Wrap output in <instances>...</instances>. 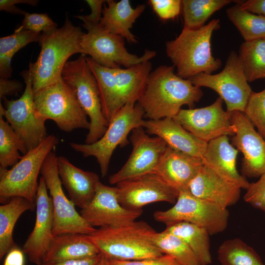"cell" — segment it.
<instances>
[{
    "label": "cell",
    "instance_id": "33",
    "mask_svg": "<svg viewBox=\"0 0 265 265\" xmlns=\"http://www.w3.org/2000/svg\"><path fill=\"white\" fill-rule=\"evenodd\" d=\"M230 0H183L182 10L184 28L197 29L204 26L216 11L231 2Z\"/></svg>",
    "mask_w": 265,
    "mask_h": 265
},
{
    "label": "cell",
    "instance_id": "11",
    "mask_svg": "<svg viewBox=\"0 0 265 265\" xmlns=\"http://www.w3.org/2000/svg\"><path fill=\"white\" fill-rule=\"evenodd\" d=\"M21 75L26 84L23 94L16 100L4 98V106L0 103V115L5 117L29 151L37 147L48 135L46 121L35 109L30 68Z\"/></svg>",
    "mask_w": 265,
    "mask_h": 265
},
{
    "label": "cell",
    "instance_id": "24",
    "mask_svg": "<svg viewBox=\"0 0 265 265\" xmlns=\"http://www.w3.org/2000/svg\"><path fill=\"white\" fill-rule=\"evenodd\" d=\"M238 153L230 143L228 136L224 135L208 142L202 159L204 164L220 177L246 189L250 183L237 169Z\"/></svg>",
    "mask_w": 265,
    "mask_h": 265
},
{
    "label": "cell",
    "instance_id": "49",
    "mask_svg": "<svg viewBox=\"0 0 265 265\" xmlns=\"http://www.w3.org/2000/svg\"><path fill=\"white\" fill-rule=\"evenodd\" d=\"M98 265H109L108 264V259L102 255L101 259Z\"/></svg>",
    "mask_w": 265,
    "mask_h": 265
},
{
    "label": "cell",
    "instance_id": "42",
    "mask_svg": "<svg viewBox=\"0 0 265 265\" xmlns=\"http://www.w3.org/2000/svg\"><path fill=\"white\" fill-rule=\"evenodd\" d=\"M109 265H182L172 256L163 254L153 258H147L139 260L125 261L108 259Z\"/></svg>",
    "mask_w": 265,
    "mask_h": 265
},
{
    "label": "cell",
    "instance_id": "35",
    "mask_svg": "<svg viewBox=\"0 0 265 265\" xmlns=\"http://www.w3.org/2000/svg\"><path fill=\"white\" fill-rule=\"evenodd\" d=\"M226 14L245 41L265 39V16L248 12L238 3L228 8Z\"/></svg>",
    "mask_w": 265,
    "mask_h": 265
},
{
    "label": "cell",
    "instance_id": "38",
    "mask_svg": "<svg viewBox=\"0 0 265 265\" xmlns=\"http://www.w3.org/2000/svg\"><path fill=\"white\" fill-rule=\"evenodd\" d=\"M244 113L265 139V88L252 92Z\"/></svg>",
    "mask_w": 265,
    "mask_h": 265
},
{
    "label": "cell",
    "instance_id": "43",
    "mask_svg": "<svg viewBox=\"0 0 265 265\" xmlns=\"http://www.w3.org/2000/svg\"><path fill=\"white\" fill-rule=\"evenodd\" d=\"M22 88L23 85L18 80L0 78V101L6 96L17 95Z\"/></svg>",
    "mask_w": 265,
    "mask_h": 265
},
{
    "label": "cell",
    "instance_id": "39",
    "mask_svg": "<svg viewBox=\"0 0 265 265\" xmlns=\"http://www.w3.org/2000/svg\"><path fill=\"white\" fill-rule=\"evenodd\" d=\"M34 32L48 33L57 28V25L46 13L26 12L20 26Z\"/></svg>",
    "mask_w": 265,
    "mask_h": 265
},
{
    "label": "cell",
    "instance_id": "12",
    "mask_svg": "<svg viewBox=\"0 0 265 265\" xmlns=\"http://www.w3.org/2000/svg\"><path fill=\"white\" fill-rule=\"evenodd\" d=\"M57 159L53 149L46 157L40 172L52 200L53 236L67 233L90 235L96 229L82 218L76 211L74 204L65 195L58 174Z\"/></svg>",
    "mask_w": 265,
    "mask_h": 265
},
{
    "label": "cell",
    "instance_id": "27",
    "mask_svg": "<svg viewBox=\"0 0 265 265\" xmlns=\"http://www.w3.org/2000/svg\"><path fill=\"white\" fill-rule=\"evenodd\" d=\"M99 254L87 235L63 234L54 237L44 264L89 258Z\"/></svg>",
    "mask_w": 265,
    "mask_h": 265
},
{
    "label": "cell",
    "instance_id": "44",
    "mask_svg": "<svg viewBox=\"0 0 265 265\" xmlns=\"http://www.w3.org/2000/svg\"><path fill=\"white\" fill-rule=\"evenodd\" d=\"M106 0H86L91 9V13L88 15H83V17L89 22L94 23H99L102 19L103 9L102 6Z\"/></svg>",
    "mask_w": 265,
    "mask_h": 265
},
{
    "label": "cell",
    "instance_id": "41",
    "mask_svg": "<svg viewBox=\"0 0 265 265\" xmlns=\"http://www.w3.org/2000/svg\"><path fill=\"white\" fill-rule=\"evenodd\" d=\"M148 2L158 16L164 20L175 18L182 10L180 0H150Z\"/></svg>",
    "mask_w": 265,
    "mask_h": 265
},
{
    "label": "cell",
    "instance_id": "46",
    "mask_svg": "<svg viewBox=\"0 0 265 265\" xmlns=\"http://www.w3.org/2000/svg\"><path fill=\"white\" fill-rule=\"evenodd\" d=\"M101 257L102 255L99 254L91 257L45 263L43 265H98Z\"/></svg>",
    "mask_w": 265,
    "mask_h": 265
},
{
    "label": "cell",
    "instance_id": "4",
    "mask_svg": "<svg viewBox=\"0 0 265 265\" xmlns=\"http://www.w3.org/2000/svg\"><path fill=\"white\" fill-rule=\"evenodd\" d=\"M219 28V20L214 19L197 29L183 28L177 37L166 42V54L179 77L190 79L201 73L212 74L221 66V60L212 55L211 43L213 32Z\"/></svg>",
    "mask_w": 265,
    "mask_h": 265
},
{
    "label": "cell",
    "instance_id": "8",
    "mask_svg": "<svg viewBox=\"0 0 265 265\" xmlns=\"http://www.w3.org/2000/svg\"><path fill=\"white\" fill-rule=\"evenodd\" d=\"M76 18L82 21V26L86 29L80 41L82 54L89 55L95 62L110 68H128L155 57L156 53L146 50L138 56L129 53L125 46L124 38L107 30L100 23H94L82 16Z\"/></svg>",
    "mask_w": 265,
    "mask_h": 265
},
{
    "label": "cell",
    "instance_id": "17",
    "mask_svg": "<svg viewBox=\"0 0 265 265\" xmlns=\"http://www.w3.org/2000/svg\"><path fill=\"white\" fill-rule=\"evenodd\" d=\"M231 121L235 129L232 144L243 156L242 175L261 177L265 174V139L255 130L243 112H232Z\"/></svg>",
    "mask_w": 265,
    "mask_h": 265
},
{
    "label": "cell",
    "instance_id": "6",
    "mask_svg": "<svg viewBox=\"0 0 265 265\" xmlns=\"http://www.w3.org/2000/svg\"><path fill=\"white\" fill-rule=\"evenodd\" d=\"M33 101L38 115L46 121L53 120L61 130L71 132L78 129L89 130L87 115L74 89L62 78L33 92Z\"/></svg>",
    "mask_w": 265,
    "mask_h": 265
},
{
    "label": "cell",
    "instance_id": "34",
    "mask_svg": "<svg viewBox=\"0 0 265 265\" xmlns=\"http://www.w3.org/2000/svg\"><path fill=\"white\" fill-rule=\"evenodd\" d=\"M217 253L221 265H265L254 249L238 238L223 241Z\"/></svg>",
    "mask_w": 265,
    "mask_h": 265
},
{
    "label": "cell",
    "instance_id": "45",
    "mask_svg": "<svg viewBox=\"0 0 265 265\" xmlns=\"http://www.w3.org/2000/svg\"><path fill=\"white\" fill-rule=\"evenodd\" d=\"M238 3L248 12L265 16V0H249Z\"/></svg>",
    "mask_w": 265,
    "mask_h": 265
},
{
    "label": "cell",
    "instance_id": "1",
    "mask_svg": "<svg viewBox=\"0 0 265 265\" xmlns=\"http://www.w3.org/2000/svg\"><path fill=\"white\" fill-rule=\"evenodd\" d=\"M175 67L161 65L150 74L144 93L137 101L149 120L173 118L187 105L192 108L203 95L200 87L179 77Z\"/></svg>",
    "mask_w": 265,
    "mask_h": 265
},
{
    "label": "cell",
    "instance_id": "48",
    "mask_svg": "<svg viewBox=\"0 0 265 265\" xmlns=\"http://www.w3.org/2000/svg\"><path fill=\"white\" fill-rule=\"evenodd\" d=\"M0 10L24 15L26 12L18 7L15 6L14 5L8 3L6 0H0Z\"/></svg>",
    "mask_w": 265,
    "mask_h": 265
},
{
    "label": "cell",
    "instance_id": "26",
    "mask_svg": "<svg viewBox=\"0 0 265 265\" xmlns=\"http://www.w3.org/2000/svg\"><path fill=\"white\" fill-rule=\"evenodd\" d=\"M112 69L116 82L119 108L129 102L136 103L146 88L151 73V63L147 61L128 68Z\"/></svg>",
    "mask_w": 265,
    "mask_h": 265
},
{
    "label": "cell",
    "instance_id": "3",
    "mask_svg": "<svg viewBox=\"0 0 265 265\" xmlns=\"http://www.w3.org/2000/svg\"><path fill=\"white\" fill-rule=\"evenodd\" d=\"M156 232L147 223L134 221L121 226L101 227L87 236L107 259L134 261L163 254L153 242Z\"/></svg>",
    "mask_w": 265,
    "mask_h": 265
},
{
    "label": "cell",
    "instance_id": "21",
    "mask_svg": "<svg viewBox=\"0 0 265 265\" xmlns=\"http://www.w3.org/2000/svg\"><path fill=\"white\" fill-rule=\"evenodd\" d=\"M204 164L203 159L168 148L152 173L178 194L188 189L190 181Z\"/></svg>",
    "mask_w": 265,
    "mask_h": 265
},
{
    "label": "cell",
    "instance_id": "36",
    "mask_svg": "<svg viewBox=\"0 0 265 265\" xmlns=\"http://www.w3.org/2000/svg\"><path fill=\"white\" fill-rule=\"evenodd\" d=\"M28 151L25 142L0 115V167L14 166L22 157L19 152L24 155Z\"/></svg>",
    "mask_w": 265,
    "mask_h": 265
},
{
    "label": "cell",
    "instance_id": "31",
    "mask_svg": "<svg viewBox=\"0 0 265 265\" xmlns=\"http://www.w3.org/2000/svg\"><path fill=\"white\" fill-rule=\"evenodd\" d=\"M42 33L23 28L20 26L11 35L0 38V78L9 79L12 75L11 65L13 55L31 42H39Z\"/></svg>",
    "mask_w": 265,
    "mask_h": 265
},
{
    "label": "cell",
    "instance_id": "37",
    "mask_svg": "<svg viewBox=\"0 0 265 265\" xmlns=\"http://www.w3.org/2000/svg\"><path fill=\"white\" fill-rule=\"evenodd\" d=\"M153 240L163 254L172 256L182 265H201L193 251L178 237L163 230L156 232Z\"/></svg>",
    "mask_w": 265,
    "mask_h": 265
},
{
    "label": "cell",
    "instance_id": "15",
    "mask_svg": "<svg viewBox=\"0 0 265 265\" xmlns=\"http://www.w3.org/2000/svg\"><path fill=\"white\" fill-rule=\"evenodd\" d=\"M223 101L218 97L206 107L181 109L172 118L196 137L207 143L222 136H233L235 129L231 121L232 112L223 108Z\"/></svg>",
    "mask_w": 265,
    "mask_h": 265
},
{
    "label": "cell",
    "instance_id": "29",
    "mask_svg": "<svg viewBox=\"0 0 265 265\" xmlns=\"http://www.w3.org/2000/svg\"><path fill=\"white\" fill-rule=\"evenodd\" d=\"M165 231L182 239L193 251L201 265L212 263L210 234L196 225L179 222L166 225Z\"/></svg>",
    "mask_w": 265,
    "mask_h": 265
},
{
    "label": "cell",
    "instance_id": "25",
    "mask_svg": "<svg viewBox=\"0 0 265 265\" xmlns=\"http://www.w3.org/2000/svg\"><path fill=\"white\" fill-rule=\"evenodd\" d=\"M145 4L131 6L129 0H107L104 4L100 24L109 32L121 36L131 43L137 42L130 31L133 24L145 9Z\"/></svg>",
    "mask_w": 265,
    "mask_h": 265
},
{
    "label": "cell",
    "instance_id": "19",
    "mask_svg": "<svg viewBox=\"0 0 265 265\" xmlns=\"http://www.w3.org/2000/svg\"><path fill=\"white\" fill-rule=\"evenodd\" d=\"M36 218L32 232L23 246L29 260L42 265L46 260L54 236L53 234V212L52 200L45 181L40 178L36 198Z\"/></svg>",
    "mask_w": 265,
    "mask_h": 265
},
{
    "label": "cell",
    "instance_id": "22",
    "mask_svg": "<svg viewBox=\"0 0 265 265\" xmlns=\"http://www.w3.org/2000/svg\"><path fill=\"white\" fill-rule=\"evenodd\" d=\"M144 128L147 133L160 137L172 149L203 159L208 143L196 137L172 118L145 120Z\"/></svg>",
    "mask_w": 265,
    "mask_h": 265
},
{
    "label": "cell",
    "instance_id": "20",
    "mask_svg": "<svg viewBox=\"0 0 265 265\" xmlns=\"http://www.w3.org/2000/svg\"><path fill=\"white\" fill-rule=\"evenodd\" d=\"M241 189L204 164L188 186V190L194 196L226 209L238 201Z\"/></svg>",
    "mask_w": 265,
    "mask_h": 265
},
{
    "label": "cell",
    "instance_id": "9",
    "mask_svg": "<svg viewBox=\"0 0 265 265\" xmlns=\"http://www.w3.org/2000/svg\"><path fill=\"white\" fill-rule=\"evenodd\" d=\"M62 78L74 90L82 109L88 116L90 127L85 143L92 144L100 139L106 132L109 122L105 117L96 79L86 61L80 54L64 66Z\"/></svg>",
    "mask_w": 265,
    "mask_h": 265
},
{
    "label": "cell",
    "instance_id": "16",
    "mask_svg": "<svg viewBox=\"0 0 265 265\" xmlns=\"http://www.w3.org/2000/svg\"><path fill=\"white\" fill-rule=\"evenodd\" d=\"M117 198L124 208L142 210L157 202L175 204L178 193L154 173H149L126 180L116 184Z\"/></svg>",
    "mask_w": 265,
    "mask_h": 265
},
{
    "label": "cell",
    "instance_id": "7",
    "mask_svg": "<svg viewBox=\"0 0 265 265\" xmlns=\"http://www.w3.org/2000/svg\"><path fill=\"white\" fill-rule=\"evenodd\" d=\"M144 110L139 104L129 102L114 114L104 134L98 141L90 144L71 142L69 145L84 157H95L102 176L106 177L114 150L118 146L124 147L129 143L128 136L133 129L144 127Z\"/></svg>",
    "mask_w": 265,
    "mask_h": 265
},
{
    "label": "cell",
    "instance_id": "32",
    "mask_svg": "<svg viewBox=\"0 0 265 265\" xmlns=\"http://www.w3.org/2000/svg\"><path fill=\"white\" fill-rule=\"evenodd\" d=\"M238 56L248 82L265 78V39L243 42Z\"/></svg>",
    "mask_w": 265,
    "mask_h": 265
},
{
    "label": "cell",
    "instance_id": "30",
    "mask_svg": "<svg viewBox=\"0 0 265 265\" xmlns=\"http://www.w3.org/2000/svg\"><path fill=\"white\" fill-rule=\"evenodd\" d=\"M86 61L97 83L104 115L109 122L120 109L113 69L99 65L90 57H86Z\"/></svg>",
    "mask_w": 265,
    "mask_h": 265
},
{
    "label": "cell",
    "instance_id": "13",
    "mask_svg": "<svg viewBox=\"0 0 265 265\" xmlns=\"http://www.w3.org/2000/svg\"><path fill=\"white\" fill-rule=\"evenodd\" d=\"M198 87H206L217 92L229 112L245 110L253 92L248 84L238 54L232 51L223 69L216 74H199L189 79Z\"/></svg>",
    "mask_w": 265,
    "mask_h": 265
},
{
    "label": "cell",
    "instance_id": "2",
    "mask_svg": "<svg viewBox=\"0 0 265 265\" xmlns=\"http://www.w3.org/2000/svg\"><path fill=\"white\" fill-rule=\"evenodd\" d=\"M84 32L72 24L66 15L63 26L53 31L43 33L39 42L41 51L36 61L30 62L33 92L54 83L62 78L68 59L82 54L80 41Z\"/></svg>",
    "mask_w": 265,
    "mask_h": 265
},
{
    "label": "cell",
    "instance_id": "28",
    "mask_svg": "<svg viewBox=\"0 0 265 265\" xmlns=\"http://www.w3.org/2000/svg\"><path fill=\"white\" fill-rule=\"evenodd\" d=\"M35 203L15 197L0 206V259L15 246L13 234L15 225L25 212L32 210Z\"/></svg>",
    "mask_w": 265,
    "mask_h": 265
},
{
    "label": "cell",
    "instance_id": "47",
    "mask_svg": "<svg viewBox=\"0 0 265 265\" xmlns=\"http://www.w3.org/2000/svg\"><path fill=\"white\" fill-rule=\"evenodd\" d=\"M3 265H24L23 251L16 246L12 248L7 254Z\"/></svg>",
    "mask_w": 265,
    "mask_h": 265
},
{
    "label": "cell",
    "instance_id": "5",
    "mask_svg": "<svg viewBox=\"0 0 265 265\" xmlns=\"http://www.w3.org/2000/svg\"><path fill=\"white\" fill-rule=\"evenodd\" d=\"M58 142L56 136L48 135L37 147L23 156L10 169L0 167L1 203H6L15 197L35 203L38 175L46 157Z\"/></svg>",
    "mask_w": 265,
    "mask_h": 265
},
{
    "label": "cell",
    "instance_id": "40",
    "mask_svg": "<svg viewBox=\"0 0 265 265\" xmlns=\"http://www.w3.org/2000/svg\"><path fill=\"white\" fill-rule=\"evenodd\" d=\"M256 182L250 183L244 200L253 207L265 212V174Z\"/></svg>",
    "mask_w": 265,
    "mask_h": 265
},
{
    "label": "cell",
    "instance_id": "18",
    "mask_svg": "<svg viewBox=\"0 0 265 265\" xmlns=\"http://www.w3.org/2000/svg\"><path fill=\"white\" fill-rule=\"evenodd\" d=\"M142 213V210H132L123 207L118 202L116 186H109L101 182L98 184L92 201L80 212L89 225L100 228L131 223Z\"/></svg>",
    "mask_w": 265,
    "mask_h": 265
},
{
    "label": "cell",
    "instance_id": "10",
    "mask_svg": "<svg viewBox=\"0 0 265 265\" xmlns=\"http://www.w3.org/2000/svg\"><path fill=\"white\" fill-rule=\"evenodd\" d=\"M155 220L166 225L187 222L206 229L210 235L223 232L229 216L226 208L199 198L188 189L179 192L174 205L166 211H156Z\"/></svg>",
    "mask_w": 265,
    "mask_h": 265
},
{
    "label": "cell",
    "instance_id": "14",
    "mask_svg": "<svg viewBox=\"0 0 265 265\" xmlns=\"http://www.w3.org/2000/svg\"><path fill=\"white\" fill-rule=\"evenodd\" d=\"M143 128L138 127L132 131V152L122 167L109 176L110 184L152 173L164 155L168 148L166 143L159 137H150Z\"/></svg>",
    "mask_w": 265,
    "mask_h": 265
},
{
    "label": "cell",
    "instance_id": "23",
    "mask_svg": "<svg viewBox=\"0 0 265 265\" xmlns=\"http://www.w3.org/2000/svg\"><path fill=\"white\" fill-rule=\"evenodd\" d=\"M57 161L60 179L70 199L81 209L85 208L93 199L100 182L98 175L77 167L63 156L57 157Z\"/></svg>",
    "mask_w": 265,
    "mask_h": 265
}]
</instances>
